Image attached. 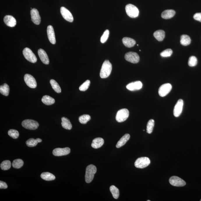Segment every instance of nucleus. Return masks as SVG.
<instances>
[{"instance_id":"1","label":"nucleus","mask_w":201,"mask_h":201,"mask_svg":"<svg viewBox=\"0 0 201 201\" xmlns=\"http://www.w3.org/2000/svg\"><path fill=\"white\" fill-rule=\"evenodd\" d=\"M112 66L109 60H106L103 63L100 72V76L101 78H106L110 75L112 72Z\"/></svg>"},{"instance_id":"2","label":"nucleus","mask_w":201,"mask_h":201,"mask_svg":"<svg viewBox=\"0 0 201 201\" xmlns=\"http://www.w3.org/2000/svg\"><path fill=\"white\" fill-rule=\"evenodd\" d=\"M96 170V167L93 165H90L87 167L85 175V180L87 183H90L93 180Z\"/></svg>"},{"instance_id":"3","label":"nucleus","mask_w":201,"mask_h":201,"mask_svg":"<svg viewBox=\"0 0 201 201\" xmlns=\"http://www.w3.org/2000/svg\"><path fill=\"white\" fill-rule=\"evenodd\" d=\"M125 9L127 15L131 18H136L139 15V9L135 5L131 4L127 5L126 6Z\"/></svg>"},{"instance_id":"4","label":"nucleus","mask_w":201,"mask_h":201,"mask_svg":"<svg viewBox=\"0 0 201 201\" xmlns=\"http://www.w3.org/2000/svg\"><path fill=\"white\" fill-rule=\"evenodd\" d=\"M129 114V111L127 109L124 108L119 110L116 114V120L118 122H123L128 119Z\"/></svg>"},{"instance_id":"5","label":"nucleus","mask_w":201,"mask_h":201,"mask_svg":"<svg viewBox=\"0 0 201 201\" xmlns=\"http://www.w3.org/2000/svg\"><path fill=\"white\" fill-rule=\"evenodd\" d=\"M23 54L25 59L32 63L37 62V58L32 51L29 48H25L23 51Z\"/></svg>"},{"instance_id":"6","label":"nucleus","mask_w":201,"mask_h":201,"mask_svg":"<svg viewBox=\"0 0 201 201\" xmlns=\"http://www.w3.org/2000/svg\"><path fill=\"white\" fill-rule=\"evenodd\" d=\"M151 161L149 158L146 157L138 158L135 163V167L139 168L147 167L150 164Z\"/></svg>"},{"instance_id":"7","label":"nucleus","mask_w":201,"mask_h":201,"mask_svg":"<svg viewBox=\"0 0 201 201\" xmlns=\"http://www.w3.org/2000/svg\"><path fill=\"white\" fill-rule=\"evenodd\" d=\"M22 125L24 128L26 129L34 130L38 128L39 124L36 121L27 119L22 122Z\"/></svg>"},{"instance_id":"8","label":"nucleus","mask_w":201,"mask_h":201,"mask_svg":"<svg viewBox=\"0 0 201 201\" xmlns=\"http://www.w3.org/2000/svg\"><path fill=\"white\" fill-rule=\"evenodd\" d=\"M124 57L127 61L133 64H137L140 60L139 55L134 52H129L126 53Z\"/></svg>"},{"instance_id":"9","label":"nucleus","mask_w":201,"mask_h":201,"mask_svg":"<svg viewBox=\"0 0 201 201\" xmlns=\"http://www.w3.org/2000/svg\"><path fill=\"white\" fill-rule=\"evenodd\" d=\"M172 88V85L169 83L163 84L159 87L158 90L159 96L161 97L165 96L170 93Z\"/></svg>"},{"instance_id":"10","label":"nucleus","mask_w":201,"mask_h":201,"mask_svg":"<svg viewBox=\"0 0 201 201\" xmlns=\"http://www.w3.org/2000/svg\"><path fill=\"white\" fill-rule=\"evenodd\" d=\"M24 80L27 85L29 88H35L37 87V84L35 79L31 75L26 74L24 77Z\"/></svg>"},{"instance_id":"11","label":"nucleus","mask_w":201,"mask_h":201,"mask_svg":"<svg viewBox=\"0 0 201 201\" xmlns=\"http://www.w3.org/2000/svg\"><path fill=\"white\" fill-rule=\"evenodd\" d=\"M169 182L171 185L176 187H183L186 185L184 180L177 176L171 177L169 179Z\"/></svg>"},{"instance_id":"12","label":"nucleus","mask_w":201,"mask_h":201,"mask_svg":"<svg viewBox=\"0 0 201 201\" xmlns=\"http://www.w3.org/2000/svg\"><path fill=\"white\" fill-rule=\"evenodd\" d=\"M60 13L63 18L69 22H72L73 21V17L70 12L64 7L60 8Z\"/></svg>"},{"instance_id":"13","label":"nucleus","mask_w":201,"mask_h":201,"mask_svg":"<svg viewBox=\"0 0 201 201\" xmlns=\"http://www.w3.org/2000/svg\"><path fill=\"white\" fill-rule=\"evenodd\" d=\"M183 100L182 99H179L178 100L173 111L174 115L175 117H179L181 115L183 110Z\"/></svg>"},{"instance_id":"14","label":"nucleus","mask_w":201,"mask_h":201,"mask_svg":"<svg viewBox=\"0 0 201 201\" xmlns=\"http://www.w3.org/2000/svg\"><path fill=\"white\" fill-rule=\"evenodd\" d=\"M70 152V149L69 147H65L64 148H57L55 149L53 151V154L54 156H60L68 155Z\"/></svg>"},{"instance_id":"15","label":"nucleus","mask_w":201,"mask_h":201,"mask_svg":"<svg viewBox=\"0 0 201 201\" xmlns=\"http://www.w3.org/2000/svg\"><path fill=\"white\" fill-rule=\"evenodd\" d=\"M31 21L36 25L40 24L41 22V17L38 10L37 9L33 8L31 10Z\"/></svg>"},{"instance_id":"16","label":"nucleus","mask_w":201,"mask_h":201,"mask_svg":"<svg viewBox=\"0 0 201 201\" xmlns=\"http://www.w3.org/2000/svg\"><path fill=\"white\" fill-rule=\"evenodd\" d=\"M47 34L49 41L52 44L54 45L56 43L55 35L53 27L52 25H49L47 28Z\"/></svg>"},{"instance_id":"17","label":"nucleus","mask_w":201,"mask_h":201,"mask_svg":"<svg viewBox=\"0 0 201 201\" xmlns=\"http://www.w3.org/2000/svg\"><path fill=\"white\" fill-rule=\"evenodd\" d=\"M142 86L141 82L137 81L130 83L126 86V88L130 91H135L140 89Z\"/></svg>"},{"instance_id":"18","label":"nucleus","mask_w":201,"mask_h":201,"mask_svg":"<svg viewBox=\"0 0 201 201\" xmlns=\"http://www.w3.org/2000/svg\"><path fill=\"white\" fill-rule=\"evenodd\" d=\"M38 53L42 62L45 65H48L49 64V59L45 51L43 49H39L38 51Z\"/></svg>"},{"instance_id":"19","label":"nucleus","mask_w":201,"mask_h":201,"mask_svg":"<svg viewBox=\"0 0 201 201\" xmlns=\"http://www.w3.org/2000/svg\"><path fill=\"white\" fill-rule=\"evenodd\" d=\"M4 22L8 26L13 27L17 24V21L13 16L6 15L4 18Z\"/></svg>"},{"instance_id":"20","label":"nucleus","mask_w":201,"mask_h":201,"mask_svg":"<svg viewBox=\"0 0 201 201\" xmlns=\"http://www.w3.org/2000/svg\"><path fill=\"white\" fill-rule=\"evenodd\" d=\"M104 143V140L100 137L96 138L92 141L91 146L94 149H98L101 147Z\"/></svg>"},{"instance_id":"21","label":"nucleus","mask_w":201,"mask_h":201,"mask_svg":"<svg viewBox=\"0 0 201 201\" xmlns=\"http://www.w3.org/2000/svg\"><path fill=\"white\" fill-rule=\"evenodd\" d=\"M122 42L123 45L128 48L132 47L136 43V41L133 39L126 37H124L123 38Z\"/></svg>"},{"instance_id":"22","label":"nucleus","mask_w":201,"mask_h":201,"mask_svg":"<svg viewBox=\"0 0 201 201\" xmlns=\"http://www.w3.org/2000/svg\"><path fill=\"white\" fill-rule=\"evenodd\" d=\"M175 12L174 10H166L162 13L161 17L164 19H169L172 18L175 15Z\"/></svg>"},{"instance_id":"23","label":"nucleus","mask_w":201,"mask_h":201,"mask_svg":"<svg viewBox=\"0 0 201 201\" xmlns=\"http://www.w3.org/2000/svg\"><path fill=\"white\" fill-rule=\"evenodd\" d=\"M130 138V135L129 134H126L124 135L120 139V140L118 142L116 145V147L120 148L122 147L123 145L126 143Z\"/></svg>"},{"instance_id":"24","label":"nucleus","mask_w":201,"mask_h":201,"mask_svg":"<svg viewBox=\"0 0 201 201\" xmlns=\"http://www.w3.org/2000/svg\"><path fill=\"white\" fill-rule=\"evenodd\" d=\"M61 126L63 128L66 129L70 130L72 128V124L70 120L65 117L61 118Z\"/></svg>"},{"instance_id":"25","label":"nucleus","mask_w":201,"mask_h":201,"mask_svg":"<svg viewBox=\"0 0 201 201\" xmlns=\"http://www.w3.org/2000/svg\"><path fill=\"white\" fill-rule=\"evenodd\" d=\"M154 36L158 41H162L165 37V32L162 30H157L154 33Z\"/></svg>"},{"instance_id":"26","label":"nucleus","mask_w":201,"mask_h":201,"mask_svg":"<svg viewBox=\"0 0 201 201\" xmlns=\"http://www.w3.org/2000/svg\"><path fill=\"white\" fill-rule=\"evenodd\" d=\"M41 101L43 104L46 105H51L54 104L55 100L53 98L48 96H43Z\"/></svg>"},{"instance_id":"27","label":"nucleus","mask_w":201,"mask_h":201,"mask_svg":"<svg viewBox=\"0 0 201 201\" xmlns=\"http://www.w3.org/2000/svg\"><path fill=\"white\" fill-rule=\"evenodd\" d=\"M191 42V38L187 35H183L181 36L180 43L184 46H187L190 45Z\"/></svg>"},{"instance_id":"28","label":"nucleus","mask_w":201,"mask_h":201,"mask_svg":"<svg viewBox=\"0 0 201 201\" xmlns=\"http://www.w3.org/2000/svg\"><path fill=\"white\" fill-rule=\"evenodd\" d=\"M41 178L45 181H50L55 179L56 177L53 174L48 172H43L41 175Z\"/></svg>"},{"instance_id":"29","label":"nucleus","mask_w":201,"mask_h":201,"mask_svg":"<svg viewBox=\"0 0 201 201\" xmlns=\"http://www.w3.org/2000/svg\"><path fill=\"white\" fill-rule=\"evenodd\" d=\"M9 85L6 84H3L0 87V92L2 95L5 96H8L9 95Z\"/></svg>"},{"instance_id":"30","label":"nucleus","mask_w":201,"mask_h":201,"mask_svg":"<svg viewBox=\"0 0 201 201\" xmlns=\"http://www.w3.org/2000/svg\"><path fill=\"white\" fill-rule=\"evenodd\" d=\"M50 84L55 91L58 93H60L61 92V88L56 80H50Z\"/></svg>"},{"instance_id":"31","label":"nucleus","mask_w":201,"mask_h":201,"mask_svg":"<svg viewBox=\"0 0 201 201\" xmlns=\"http://www.w3.org/2000/svg\"><path fill=\"white\" fill-rule=\"evenodd\" d=\"M110 189L113 198L115 199H117L119 196V191L118 188L114 186H112L110 187Z\"/></svg>"},{"instance_id":"32","label":"nucleus","mask_w":201,"mask_h":201,"mask_svg":"<svg viewBox=\"0 0 201 201\" xmlns=\"http://www.w3.org/2000/svg\"><path fill=\"white\" fill-rule=\"evenodd\" d=\"M155 125V121L153 119L149 121L147 123V133L151 134L152 133L153 131L154 127Z\"/></svg>"},{"instance_id":"33","label":"nucleus","mask_w":201,"mask_h":201,"mask_svg":"<svg viewBox=\"0 0 201 201\" xmlns=\"http://www.w3.org/2000/svg\"><path fill=\"white\" fill-rule=\"evenodd\" d=\"M24 163V161L22 159H17L13 161L12 165L15 168L19 169L22 167Z\"/></svg>"},{"instance_id":"34","label":"nucleus","mask_w":201,"mask_h":201,"mask_svg":"<svg viewBox=\"0 0 201 201\" xmlns=\"http://www.w3.org/2000/svg\"><path fill=\"white\" fill-rule=\"evenodd\" d=\"M91 117L89 115L84 114L79 118V121L82 124H85L91 120Z\"/></svg>"},{"instance_id":"35","label":"nucleus","mask_w":201,"mask_h":201,"mask_svg":"<svg viewBox=\"0 0 201 201\" xmlns=\"http://www.w3.org/2000/svg\"><path fill=\"white\" fill-rule=\"evenodd\" d=\"M11 166V162L9 160L3 161L1 163V169L3 170H8L10 168Z\"/></svg>"},{"instance_id":"36","label":"nucleus","mask_w":201,"mask_h":201,"mask_svg":"<svg viewBox=\"0 0 201 201\" xmlns=\"http://www.w3.org/2000/svg\"><path fill=\"white\" fill-rule=\"evenodd\" d=\"M90 85V81L89 80H87L82 85L80 86L79 89L81 91H85L89 88Z\"/></svg>"},{"instance_id":"37","label":"nucleus","mask_w":201,"mask_h":201,"mask_svg":"<svg viewBox=\"0 0 201 201\" xmlns=\"http://www.w3.org/2000/svg\"><path fill=\"white\" fill-rule=\"evenodd\" d=\"M8 134L10 137L14 139L18 138L19 136V133L18 131L14 129L9 130L8 132Z\"/></svg>"},{"instance_id":"38","label":"nucleus","mask_w":201,"mask_h":201,"mask_svg":"<svg viewBox=\"0 0 201 201\" xmlns=\"http://www.w3.org/2000/svg\"><path fill=\"white\" fill-rule=\"evenodd\" d=\"M198 64V60L196 57L194 56L190 57L189 59L188 65L190 67L195 66Z\"/></svg>"},{"instance_id":"39","label":"nucleus","mask_w":201,"mask_h":201,"mask_svg":"<svg viewBox=\"0 0 201 201\" xmlns=\"http://www.w3.org/2000/svg\"><path fill=\"white\" fill-rule=\"evenodd\" d=\"M26 143L28 147H36L38 144V142L36 139L31 138L27 140Z\"/></svg>"},{"instance_id":"40","label":"nucleus","mask_w":201,"mask_h":201,"mask_svg":"<svg viewBox=\"0 0 201 201\" xmlns=\"http://www.w3.org/2000/svg\"><path fill=\"white\" fill-rule=\"evenodd\" d=\"M109 31L108 29H107L104 31L103 36H101V38H100V42L101 43H104L107 41L108 37H109Z\"/></svg>"},{"instance_id":"41","label":"nucleus","mask_w":201,"mask_h":201,"mask_svg":"<svg viewBox=\"0 0 201 201\" xmlns=\"http://www.w3.org/2000/svg\"><path fill=\"white\" fill-rule=\"evenodd\" d=\"M172 50L171 49H167L162 52L160 55L163 57H170L172 54Z\"/></svg>"},{"instance_id":"42","label":"nucleus","mask_w":201,"mask_h":201,"mask_svg":"<svg viewBox=\"0 0 201 201\" xmlns=\"http://www.w3.org/2000/svg\"><path fill=\"white\" fill-rule=\"evenodd\" d=\"M194 19L201 22V13H197L193 16Z\"/></svg>"},{"instance_id":"43","label":"nucleus","mask_w":201,"mask_h":201,"mask_svg":"<svg viewBox=\"0 0 201 201\" xmlns=\"http://www.w3.org/2000/svg\"><path fill=\"white\" fill-rule=\"evenodd\" d=\"M8 188V185L6 183L4 182L1 181H0V188L6 189Z\"/></svg>"},{"instance_id":"44","label":"nucleus","mask_w":201,"mask_h":201,"mask_svg":"<svg viewBox=\"0 0 201 201\" xmlns=\"http://www.w3.org/2000/svg\"><path fill=\"white\" fill-rule=\"evenodd\" d=\"M36 140H37V142H38V143H40L41 142H42V140H41V139H40V138H37L36 139Z\"/></svg>"},{"instance_id":"45","label":"nucleus","mask_w":201,"mask_h":201,"mask_svg":"<svg viewBox=\"0 0 201 201\" xmlns=\"http://www.w3.org/2000/svg\"><path fill=\"white\" fill-rule=\"evenodd\" d=\"M147 201H150V200H147Z\"/></svg>"},{"instance_id":"46","label":"nucleus","mask_w":201,"mask_h":201,"mask_svg":"<svg viewBox=\"0 0 201 201\" xmlns=\"http://www.w3.org/2000/svg\"><path fill=\"white\" fill-rule=\"evenodd\" d=\"M200 201H201V199L200 200Z\"/></svg>"}]
</instances>
